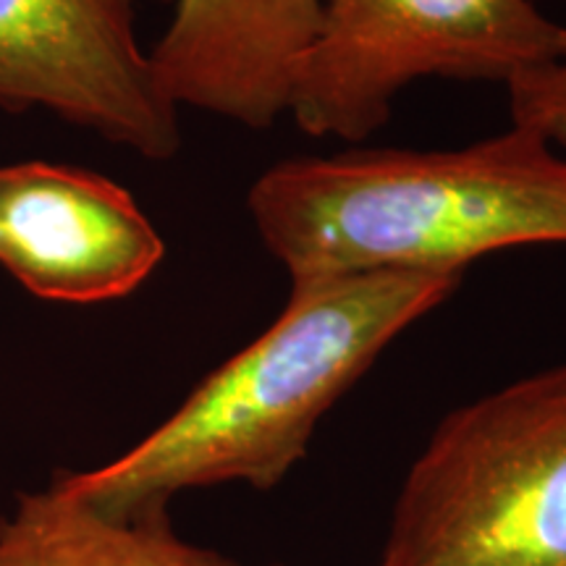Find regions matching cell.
Listing matches in <instances>:
<instances>
[{
	"instance_id": "obj_5",
	"label": "cell",
	"mask_w": 566,
	"mask_h": 566,
	"mask_svg": "<svg viewBox=\"0 0 566 566\" xmlns=\"http://www.w3.org/2000/svg\"><path fill=\"white\" fill-rule=\"evenodd\" d=\"M147 3L171 0H0V111H42L142 160H174L181 111L139 42Z\"/></svg>"
},
{
	"instance_id": "obj_9",
	"label": "cell",
	"mask_w": 566,
	"mask_h": 566,
	"mask_svg": "<svg viewBox=\"0 0 566 566\" xmlns=\"http://www.w3.org/2000/svg\"><path fill=\"white\" fill-rule=\"evenodd\" d=\"M514 126L541 134L551 147L566 150V48L556 61L530 69L506 84Z\"/></svg>"
},
{
	"instance_id": "obj_8",
	"label": "cell",
	"mask_w": 566,
	"mask_h": 566,
	"mask_svg": "<svg viewBox=\"0 0 566 566\" xmlns=\"http://www.w3.org/2000/svg\"><path fill=\"white\" fill-rule=\"evenodd\" d=\"M0 566H244L174 533L171 516L118 520L48 483L0 516ZM283 566V564H265Z\"/></svg>"
},
{
	"instance_id": "obj_3",
	"label": "cell",
	"mask_w": 566,
	"mask_h": 566,
	"mask_svg": "<svg viewBox=\"0 0 566 566\" xmlns=\"http://www.w3.org/2000/svg\"><path fill=\"white\" fill-rule=\"evenodd\" d=\"M375 566H566V363L438 422Z\"/></svg>"
},
{
	"instance_id": "obj_6",
	"label": "cell",
	"mask_w": 566,
	"mask_h": 566,
	"mask_svg": "<svg viewBox=\"0 0 566 566\" xmlns=\"http://www.w3.org/2000/svg\"><path fill=\"white\" fill-rule=\"evenodd\" d=\"M163 258L160 231L108 176L45 160L0 166V268L38 300H124Z\"/></svg>"
},
{
	"instance_id": "obj_7",
	"label": "cell",
	"mask_w": 566,
	"mask_h": 566,
	"mask_svg": "<svg viewBox=\"0 0 566 566\" xmlns=\"http://www.w3.org/2000/svg\"><path fill=\"white\" fill-rule=\"evenodd\" d=\"M317 19L321 0H171L150 61L179 111L263 132L289 113Z\"/></svg>"
},
{
	"instance_id": "obj_2",
	"label": "cell",
	"mask_w": 566,
	"mask_h": 566,
	"mask_svg": "<svg viewBox=\"0 0 566 566\" xmlns=\"http://www.w3.org/2000/svg\"><path fill=\"white\" fill-rule=\"evenodd\" d=\"M247 210L292 283L467 273L485 254L566 244V158L514 124L459 150L300 155L252 181Z\"/></svg>"
},
{
	"instance_id": "obj_1",
	"label": "cell",
	"mask_w": 566,
	"mask_h": 566,
	"mask_svg": "<svg viewBox=\"0 0 566 566\" xmlns=\"http://www.w3.org/2000/svg\"><path fill=\"white\" fill-rule=\"evenodd\" d=\"M464 273L386 271L292 283L286 307L122 457L59 470L55 488L118 520L171 516L176 495L244 483L271 491L317 424L378 357L462 286Z\"/></svg>"
},
{
	"instance_id": "obj_4",
	"label": "cell",
	"mask_w": 566,
	"mask_h": 566,
	"mask_svg": "<svg viewBox=\"0 0 566 566\" xmlns=\"http://www.w3.org/2000/svg\"><path fill=\"white\" fill-rule=\"evenodd\" d=\"M566 24L537 0H321L292 74L289 116L310 137L365 142L420 80L506 84L556 61Z\"/></svg>"
}]
</instances>
